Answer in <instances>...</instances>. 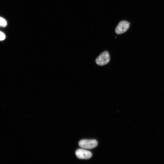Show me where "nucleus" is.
<instances>
[{"label": "nucleus", "instance_id": "1", "mask_svg": "<svg viewBox=\"0 0 164 164\" xmlns=\"http://www.w3.org/2000/svg\"><path fill=\"white\" fill-rule=\"evenodd\" d=\"M97 141L95 139H83L78 143L79 145L81 148L86 149H93L97 146Z\"/></svg>", "mask_w": 164, "mask_h": 164}, {"label": "nucleus", "instance_id": "2", "mask_svg": "<svg viewBox=\"0 0 164 164\" xmlns=\"http://www.w3.org/2000/svg\"><path fill=\"white\" fill-rule=\"evenodd\" d=\"M110 56L108 52L105 51L101 54L96 59V62L99 66H103L107 64L110 61Z\"/></svg>", "mask_w": 164, "mask_h": 164}, {"label": "nucleus", "instance_id": "3", "mask_svg": "<svg viewBox=\"0 0 164 164\" xmlns=\"http://www.w3.org/2000/svg\"><path fill=\"white\" fill-rule=\"evenodd\" d=\"M75 153L77 157L81 159H88L92 156V154L91 152L83 148L77 149Z\"/></svg>", "mask_w": 164, "mask_h": 164}, {"label": "nucleus", "instance_id": "4", "mask_svg": "<svg viewBox=\"0 0 164 164\" xmlns=\"http://www.w3.org/2000/svg\"><path fill=\"white\" fill-rule=\"evenodd\" d=\"M129 23L126 21H123L120 22L117 26L115 29L116 33L120 34L125 32L128 29Z\"/></svg>", "mask_w": 164, "mask_h": 164}, {"label": "nucleus", "instance_id": "5", "mask_svg": "<svg viewBox=\"0 0 164 164\" xmlns=\"http://www.w3.org/2000/svg\"><path fill=\"white\" fill-rule=\"evenodd\" d=\"M7 22L6 20L3 18L0 17V26L2 27H4L6 26Z\"/></svg>", "mask_w": 164, "mask_h": 164}, {"label": "nucleus", "instance_id": "6", "mask_svg": "<svg viewBox=\"0 0 164 164\" xmlns=\"http://www.w3.org/2000/svg\"><path fill=\"white\" fill-rule=\"evenodd\" d=\"M0 39L1 41L4 40L5 38V36L4 33L0 31Z\"/></svg>", "mask_w": 164, "mask_h": 164}]
</instances>
